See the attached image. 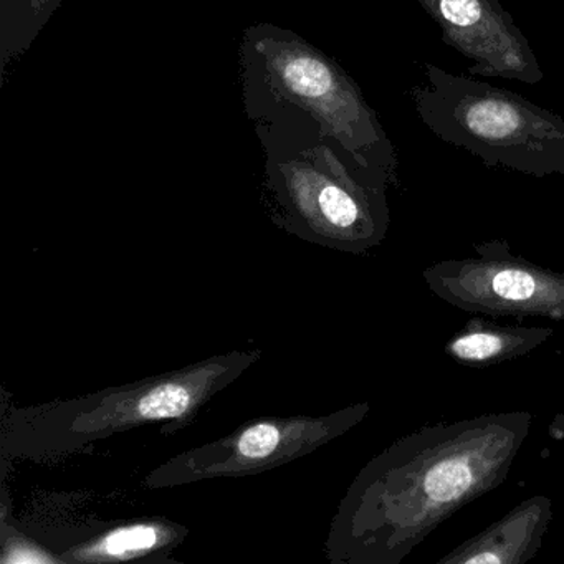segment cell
I'll use <instances>...</instances> for the list:
<instances>
[{
	"label": "cell",
	"mask_w": 564,
	"mask_h": 564,
	"mask_svg": "<svg viewBox=\"0 0 564 564\" xmlns=\"http://www.w3.org/2000/svg\"><path fill=\"white\" fill-rule=\"evenodd\" d=\"M527 411L425 425L356 475L332 520L333 564H399L465 505L500 487L530 435Z\"/></svg>",
	"instance_id": "1"
},
{
	"label": "cell",
	"mask_w": 564,
	"mask_h": 564,
	"mask_svg": "<svg viewBox=\"0 0 564 564\" xmlns=\"http://www.w3.org/2000/svg\"><path fill=\"white\" fill-rule=\"evenodd\" d=\"M262 358V349H234L78 398L11 405L0 421V455L41 464L143 425L176 434Z\"/></svg>",
	"instance_id": "2"
},
{
	"label": "cell",
	"mask_w": 564,
	"mask_h": 564,
	"mask_svg": "<svg viewBox=\"0 0 564 564\" xmlns=\"http://www.w3.org/2000/svg\"><path fill=\"white\" fill-rule=\"evenodd\" d=\"M411 100L432 134L485 166L564 176V118L514 91L427 64Z\"/></svg>",
	"instance_id": "3"
},
{
	"label": "cell",
	"mask_w": 564,
	"mask_h": 564,
	"mask_svg": "<svg viewBox=\"0 0 564 564\" xmlns=\"http://www.w3.org/2000/svg\"><path fill=\"white\" fill-rule=\"evenodd\" d=\"M369 412V402H358L323 415L252 419L217 441L167 458L147 475L144 485L151 490H163L216 478L263 474L305 458L348 434Z\"/></svg>",
	"instance_id": "4"
},
{
	"label": "cell",
	"mask_w": 564,
	"mask_h": 564,
	"mask_svg": "<svg viewBox=\"0 0 564 564\" xmlns=\"http://www.w3.org/2000/svg\"><path fill=\"white\" fill-rule=\"evenodd\" d=\"M422 279L437 299L462 312L564 319V272L517 256L505 240L477 243L467 259L432 263Z\"/></svg>",
	"instance_id": "5"
},
{
	"label": "cell",
	"mask_w": 564,
	"mask_h": 564,
	"mask_svg": "<svg viewBox=\"0 0 564 564\" xmlns=\"http://www.w3.org/2000/svg\"><path fill=\"white\" fill-rule=\"evenodd\" d=\"M442 42L471 61V77L536 85L544 72L513 15L500 0H417Z\"/></svg>",
	"instance_id": "6"
},
{
	"label": "cell",
	"mask_w": 564,
	"mask_h": 564,
	"mask_svg": "<svg viewBox=\"0 0 564 564\" xmlns=\"http://www.w3.org/2000/svg\"><path fill=\"white\" fill-rule=\"evenodd\" d=\"M189 528L167 518L101 521L39 538L62 563H167Z\"/></svg>",
	"instance_id": "7"
},
{
	"label": "cell",
	"mask_w": 564,
	"mask_h": 564,
	"mask_svg": "<svg viewBox=\"0 0 564 564\" xmlns=\"http://www.w3.org/2000/svg\"><path fill=\"white\" fill-rule=\"evenodd\" d=\"M553 520V500L534 495L500 520L438 557L437 564H524L540 553Z\"/></svg>",
	"instance_id": "8"
},
{
	"label": "cell",
	"mask_w": 564,
	"mask_h": 564,
	"mask_svg": "<svg viewBox=\"0 0 564 564\" xmlns=\"http://www.w3.org/2000/svg\"><path fill=\"white\" fill-rule=\"evenodd\" d=\"M550 326L500 325L474 316L444 346V355L468 368H490L523 358L551 341Z\"/></svg>",
	"instance_id": "9"
},
{
	"label": "cell",
	"mask_w": 564,
	"mask_h": 564,
	"mask_svg": "<svg viewBox=\"0 0 564 564\" xmlns=\"http://www.w3.org/2000/svg\"><path fill=\"white\" fill-rule=\"evenodd\" d=\"M285 82L295 94L308 98H325L335 94V74L316 58H293L285 67Z\"/></svg>",
	"instance_id": "10"
},
{
	"label": "cell",
	"mask_w": 564,
	"mask_h": 564,
	"mask_svg": "<svg viewBox=\"0 0 564 564\" xmlns=\"http://www.w3.org/2000/svg\"><path fill=\"white\" fill-rule=\"evenodd\" d=\"M563 246H564V243H563Z\"/></svg>",
	"instance_id": "11"
}]
</instances>
